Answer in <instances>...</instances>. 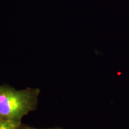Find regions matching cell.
Here are the masks:
<instances>
[{
    "label": "cell",
    "mask_w": 129,
    "mask_h": 129,
    "mask_svg": "<svg viewBox=\"0 0 129 129\" xmlns=\"http://www.w3.org/2000/svg\"><path fill=\"white\" fill-rule=\"evenodd\" d=\"M40 94L38 88L16 90L9 85H0V118L22 122L25 116L37 109Z\"/></svg>",
    "instance_id": "obj_1"
},
{
    "label": "cell",
    "mask_w": 129,
    "mask_h": 129,
    "mask_svg": "<svg viewBox=\"0 0 129 129\" xmlns=\"http://www.w3.org/2000/svg\"><path fill=\"white\" fill-rule=\"evenodd\" d=\"M26 126L22 122H11L0 118V129H26Z\"/></svg>",
    "instance_id": "obj_2"
},
{
    "label": "cell",
    "mask_w": 129,
    "mask_h": 129,
    "mask_svg": "<svg viewBox=\"0 0 129 129\" xmlns=\"http://www.w3.org/2000/svg\"><path fill=\"white\" fill-rule=\"evenodd\" d=\"M26 129H63L60 127H54V128H34V127H32L30 126H29V125H27L26 126Z\"/></svg>",
    "instance_id": "obj_3"
}]
</instances>
